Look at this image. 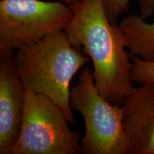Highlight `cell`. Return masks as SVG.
Segmentation results:
<instances>
[{
    "label": "cell",
    "instance_id": "cell-1",
    "mask_svg": "<svg viewBox=\"0 0 154 154\" xmlns=\"http://www.w3.org/2000/svg\"><path fill=\"white\" fill-rule=\"evenodd\" d=\"M64 32L76 49L89 58L98 91L111 103L121 105L134 90L133 57L120 25L108 18L101 0H79Z\"/></svg>",
    "mask_w": 154,
    "mask_h": 154
},
{
    "label": "cell",
    "instance_id": "cell-2",
    "mask_svg": "<svg viewBox=\"0 0 154 154\" xmlns=\"http://www.w3.org/2000/svg\"><path fill=\"white\" fill-rule=\"evenodd\" d=\"M14 61L25 88L52 100L74 124L70 84L90 59L73 45L64 31L19 48Z\"/></svg>",
    "mask_w": 154,
    "mask_h": 154
},
{
    "label": "cell",
    "instance_id": "cell-3",
    "mask_svg": "<svg viewBox=\"0 0 154 154\" xmlns=\"http://www.w3.org/2000/svg\"><path fill=\"white\" fill-rule=\"evenodd\" d=\"M70 105L84 121L85 134L81 141L83 153L129 154L122 105L111 103L99 93L87 67L71 88Z\"/></svg>",
    "mask_w": 154,
    "mask_h": 154
},
{
    "label": "cell",
    "instance_id": "cell-4",
    "mask_svg": "<svg viewBox=\"0 0 154 154\" xmlns=\"http://www.w3.org/2000/svg\"><path fill=\"white\" fill-rule=\"evenodd\" d=\"M52 100L26 89L22 126L9 154H79L82 137Z\"/></svg>",
    "mask_w": 154,
    "mask_h": 154
},
{
    "label": "cell",
    "instance_id": "cell-5",
    "mask_svg": "<svg viewBox=\"0 0 154 154\" xmlns=\"http://www.w3.org/2000/svg\"><path fill=\"white\" fill-rule=\"evenodd\" d=\"M65 2L42 0L0 1V53L36 42L63 32L73 17Z\"/></svg>",
    "mask_w": 154,
    "mask_h": 154
},
{
    "label": "cell",
    "instance_id": "cell-6",
    "mask_svg": "<svg viewBox=\"0 0 154 154\" xmlns=\"http://www.w3.org/2000/svg\"><path fill=\"white\" fill-rule=\"evenodd\" d=\"M26 88L14 65L13 53H0V154H9L18 138Z\"/></svg>",
    "mask_w": 154,
    "mask_h": 154
},
{
    "label": "cell",
    "instance_id": "cell-7",
    "mask_svg": "<svg viewBox=\"0 0 154 154\" xmlns=\"http://www.w3.org/2000/svg\"><path fill=\"white\" fill-rule=\"evenodd\" d=\"M121 105L129 154H154V82L135 87Z\"/></svg>",
    "mask_w": 154,
    "mask_h": 154
},
{
    "label": "cell",
    "instance_id": "cell-8",
    "mask_svg": "<svg viewBox=\"0 0 154 154\" xmlns=\"http://www.w3.org/2000/svg\"><path fill=\"white\" fill-rule=\"evenodd\" d=\"M119 25L132 57L154 61V21L149 23L140 15L129 14L121 21Z\"/></svg>",
    "mask_w": 154,
    "mask_h": 154
},
{
    "label": "cell",
    "instance_id": "cell-9",
    "mask_svg": "<svg viewBox=\"0 0 154 154\" xmlns=\"http://www.w3.org/2000/svg\"><path fill=\"white\" fill-rule=\"evenodd\" d=\"M131 71L132 80L140 84L154 82V61H146L138 57H133Z\"/></svg>",
    "mask_w": 154,
    "mask_h": 154
},
{
    "label": "cell",
    "instance_id": "cell-10",
    "mask_svg": "<svg viewBox=\"0 0 154 154\" xmlns=\"http://www.w3.org/2000/svg\"><path fill=\"white\" fill-rule=\"evenodd\" d=\"M132 0H101L108 18L117 24L119 17L128 10Z\"/></svg>",
    "mask_w": 154,
    "mask_h": 154
},
{
    "label": "cell",
    "instance_id": "cell-11",
    "mask_svg": "<svg viewBox=\"0 0 154 154\" xmlns=\"http://www.w3.org/2000/svg\"><path fill=\"white\" fill-rule=\"evenodd\" d=\"M140 16L148 19L154 14V0H138Z\"/></svg>",
    "mask_w": 154,
    "mask_h": 154
},
{
    "label": "cell",
    "instance_id": "cell-12",
    "mask_svg": "<svg viewBox=\"0 0 154 154\" xmlns=\"http://www.w3.org/2000/svg\"><path fill=\"white\" fill-rule=\"evenodd\" d=\"M78 1H79V0H63V2L67 4V5L69 6L72 5L73 4H74L75 2H78Z\"/></svg>",
    "mask_w": 154,
    "mask_h": 154
}]
</instances>
